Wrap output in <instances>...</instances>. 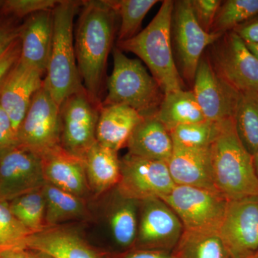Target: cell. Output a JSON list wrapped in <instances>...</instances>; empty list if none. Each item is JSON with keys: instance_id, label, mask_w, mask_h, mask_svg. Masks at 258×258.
<instances>
[{"instance_id": "cell-35", "label": "cell", "mask_w": 258, "mask_h": 258, "mask_svg": "<svg viewBox=\"0 0 258 258\" xmlns=\"http://www.w3.org/2000/svg\"><path fill=\"white\" fill-rule=\"evenodd\" d=\"M222 3L220 0H190L195 18L205 31L212 32L214 22Z\"/></svg>"}, {"instance_id": "cell-45", "label": "cell", "mask_w": 258, "mask_h": 258, "mask_svg": "<svg viewBox=\"0 0 258 258\" xmlns=\"http://www.w3.org/2000/svg\"><path fill=\"white\" fill-rule=\"evenodd\" d=\"M248 258H258V252H256V253L254 254L253 255L250 256V257Z\"/></svg>"}, {"instance_id": "cell-46", "label": "cell", "mask_w": 258, "mask_h": 258, "mask_svg": "<svg viewBox=\"0 0 258 258\" xmlns=\"http://www.w3.org/2000/svg\"><path fill=\"white\" fill-rule=\"evenodd\" d=\"M3 1H1V0H0V8H1L2 5H3Z\"/></svg>"}, {"instance_id": "cell-34", "label": "cell", "mask_w": 258, "mask_h": 258, "mask_svg": "<svg viewBox=\"0 0 258 258\" xmlns=\"http://www.w3.org/2000/svg\"><path fill=\"white\" fill-rule=\"evenodd\" d=\"M59 2L56 0H5L0 8L5 16L16 19L28 18L39 12L53 10Z\"/></svg>"}, {"instance_id": "cell-22", "label": "cell", "mask_w": 258, "mask_h": 258, "mask_svg": "<svg viewBox=\"0 0 258 258\" xmlns=\"http://www.w3.org/2000/svg\"><path fill=\"white\" fill-rule=\"evenodd\" d=\"M126 147L132 155L166 163L174 151L170 132L154 115L144 117L134 129Z\"/></svg>"}, {"instance_id": "cell-27", "label": "cell", "mask_w": 258, "mask_h": 258, "mask_svg": "<svg viewBox=\"0 0 258 258\" xmlns=\"http://www.w3.org/2000/svg\"><path fill=\"white\" fill-rule=\"evenodd\" d=\"M172 253L176 258H230L216 231L184 230Z\"/></svg>"}, {"instance_id": "cell-33", "label": "cell", "mask_w": 258, "mask_h": 258, "mask_svg": "<svg viewBox=\"0 0 258 258\" xmlns=\"http://www.w3.org/2000/svg\"><path fill=\"white\" fill-rule=\"evenodd\" d=\"M31 231L10 212L8 203H0V253L16 249H26Z\"/></svg>"}, {"instance_id": "cell-12", "label": "cell", "mask_w": 258, "mask_h": 258, "mask_svg": "<svg viewBox=\"0 0 258 258\" xmlns=\"http://www.w3.org/2000/svg\"><path fill=\"white\" fill-rule=\"evenodd\" d=\"M184 228L174 210L160 198L139 202L138 230L132 249L171 252Z\"/></svg>"}, {"instance_id": "cell-19", "label": "cell", "mask_w": 258, "mask_h": 258, "mask_svg": "<svg viewBox=\"0 0 258 258\" xmlns=\"http://www.w3.org/2000/svg\"><path fill=\"white\" fill-rule=\"evenodd\" d=\"M53 38V10L28 17L21 25L20 60L46 74Z\"/></svg>"}, {"instance_id": "cell-36", "label": "cell", "mask_w": 258, "mask_h": 258, "mask_svg": "<svg viewBox=\"0 0 258 258\" xmlns=\"http://www.w3.org/2000/svg\"><path fill=\"white\" fill-rule=\"evenodd\" d=\"M18 146V135L9 115L0 105V157Z\"/></svg>"}, {"instance_id": "cell-6", "label": "cell", "mask_w": 258, "mask_h": 258, "mask_svg": "<svg viewBox=\"0 0 258 258\" xmlns=\"http://www.w3.org/2000/svg\"><path fill=\"white\" fill-rule=\"evenodd\" d=\"M160 199L174 210L184 230L216 232L228 201L218 191L180 185Z\"/></svg>"}, {"instance_id": "cell-29", "label": "cell", "mask_w": 258, "mask_h": 258, "mask_svg": "<svg viewBox=\"0 0 258 258\" xmlns=\"http://www.w3.org/2000/svg\"><path fill=\"white\" fill-rule=\"evenodd\" d=\"M8 204L11 213L32 233L47 228L45 198L42 189L22 195Z\"/></svg>"}, {"instance_id": "cell-11", "label": "cell", "mask_w": 258, "mask_h": 258, "mask_svg": "<svg viewBox=\"0 0 258 258\" xmlns=\"http://www.w3.org/2000/svg\"><path fill=\"white\" fill-rule=\"evenodd\" d=\"M120 178L116 189L137 201L161 198L174 189L167 163L132 155L120 159Z\"/></svg>"}, {"instance_id": "cell-38", "label": "cell", "mask_w": 258, "mask_h": 258, "mask_svg": "<svg viewBox=\"0 0 258 258\" xmlns=\"http://www.w3.org/2000/svg\"><path fill=\"white\" fill-rule=\"evenodd\" d=\"M21 55L20 37L0 54V88L10 71L18 62Z\"/></svg>"}, {"instance_id": "cell-37", "label": "cell", "mask_w": 258, "mask_h": 258, "mask_svg": "<svg viewBox=\"0 0 258 258\" xmlns=\"http://www.w3.org/2000/svg\"><path fill=\"white\" fill-rule=\"evenodd\" d=\"M22 24L13 17H0V54L20 37Z\"/></svg>"}, {"instance_id": "cell-16", "label": "cell", "mask_w": 258, "mask_h": 258, "mask_svg": "<svg viewBox=\"0 0 258 258\" xmlns=\"http://www.w3.org/2000/svg\"><path fill=\"white\" fill-rule=\"evenodd\" d=\"M26 249L39 251L52 258H111L113 252L90 243L79 230L68 225L47 227L32 234Z\"/></svg>"}, {"instance_id": "cell-14", "label": "cell", "mask_w": 258, "mask_h": 258, "mask_svg": "<svg viewBox=\"0 0 258 258\" xmlns=\"http://www.w3.org/2000/svg\"><path fill=\"white\" fill-rule=\"evenodd\" d=\"M45 184L37 153L18 145L0 157V203L42 189Z\"/></svg>"}, {"instance_id": "cell-26", "label": "cell", "mask_w": 258, "mask_h": 258, "mask_svg": "<svg viewBox=\"0 0 258 258\" xmlns=\"http://www.w3.org/2000/svg\"><path fill=\"white\" fill-rule=\"evenodd\" d=\"M154 116L169 132L179 125L206 120L193 91L184 89L165 93Z\"/></svg>"}, {"instance_id": "cell-39", "label": "cell", "mask_w": 258, "mask_h": 258, "mask_svg": "<svg viewBox=\"0 0 258 258\" xmlns=\"http://www.w3.org/2000/svg\"><path fill=\"white\" fill-rule=\"evenodd\" d=\"M111 258H176L172 252L131 249L123 252H113Z\"/></svg>"}, {"instance_id": "cell-1", "label": "cell", "mask_w": 258, "mask_h": 258, "mask_svg": "<svg viewBox=\"0 0 258 258\" xmlns=\"http://www.w3.org/2000/svg\"><path fill=\"white\" fill-rule=\"evenodd\" d=\"M118 13L112 1L83 2L76 34V60L83 85L94 103L101 94Z\"/></svg>"}, {"instance_id": "cell-41", "label": "cell", "mask_w": 258, "mask_h": 258, "mask_svg": "<svg viewBox=\"0 0 258 258\" xmlns=\"http://www.w3.org/2000/svg\"><path fill=\"white\" fill-rule=\"evenodd\" d=\"M0 258H29L28 249H16L0 253Z\"/></svg>"}, {"instance_id": "cell-17", "label": "cell", "mask_w": 258, "mask_h": 258, "mask_svg": "<svg viewBox=\"0 0 258 258\" xmlns=\"http://www.w3.org/2000/svg\"><path fill=\"white\" fill-rule=\"evenodd\" d=\"M44 75L19 59L0 88V105L9 115L17 135L32 98L43 86Z\"/></svg>"}, {"instance_id": "cell-10", "label": "cell", "mask_w": 258, "mask_h": 258, "mask_svg": "<svg viewBox=\"0 0 258 258\" xmlns=\"http://www.w3.org/2000/svg\"><path fill=\"white\" fill-rule=\"evenodd\" d=\"M218 234L230 258L258 252V195L227 201Z\"/></svg>"}, {"instance_id": "cell-13", "label": "cell", "mask_w": 258, "mask_h": 258, "mask_svg": "<svg viewBox=\"0 0 258 258\" xmlns=\"http://www.w3.org/2000/svg\"><path fill=\"white\" fill-rule=\"evenodd\" d=\"M101 105L94 103L86 89L64 100L60 106V145L66 150L83 158L96 143Z\"/></svg>"}, {"instance_id": "cell-40", "label": "cell", "mask_w": 258, "mask_h": 258, "mask_svg": "<svg viewBox=\"0 0 258 258\" xmlns=\"http://www.w3.org/2000/svg\"><path fill=\"white\" fill-rule=\"evenodd\" d=\"M246 43H258V21L234 29Z\"/></svg>"}, {"instance_id": "cell-2", "label": "cell", "mask_w": 258, "mask_h": 258, "mask_svg": "<svg viewBox=\"0 0 258 258\" xmlns=\"http://www.w3.org/2000/svg\"><path fill=\"white\" fill-rule=\"evenodd\" d=\"M174 3L171 0L163 1L147 28L132 39L117 44L120 50L132 52L144 61L164 94L184 89L171 42Z\"/></svg>"}, {"instance_id": "cell-23", "label": "cell", "mask_w": 258, "mask_h": 258, "mask_svg": "<svg viewBox=\"0 0 258 258\" xmlns=\"http://www.w3.org/2000/svg\"><path fill=\"white\" fill-rule=\"evenodd\" d=\"M83 159L93 198H100L118 185L120 178L118 152L96 142Z\"/></svg>"}, {"instance_id": "cell-44", "label": "cell", "mask_w": 258, "mask_h": 258, "mask_svg": "<svg viewBox=\"0 0 258 258\" xmlns=\"http://www.w3.org/2000/svg\"><path fill=\"white\" fill-rule=\"evenodd\" d=\"M252 157H253L254 171H255V174L256 175H257L258 179V149L253 154V156H252Z\"/></svg>"}, {"instance_id": "cell-9", "label": "cell", "mask_w": 258, "mask_h": 258, "mask_svg": "<svg viewBox=\"0 0 258 258\" xmlns=\"http://www.w3.org/2000/svg\"><path fill=\"white\" fill-rule=\"evenodd\" d=\"M210 60L224 81L239 92H258V60L235 31L213 44Z\"/></svg>"}, {"instance_id": "cell-32", "label": "cell", "mask_w": 258, "mask_h": 258, "mask_svg": "<svg viewBox=\"0 0 258 258\" xmlns=\"http://www.w3.org/2000/svg\"><path fill=\"white\" fill-rule=\"evenodd\" d=\"M258 14V0H227L222 3L212 32L222 35Z\"/></svg>"}, {"instance_id": "cell-21", "label": "cell", "mask_w": 258, "mask_h": 258, "mask_svg": "<svg viewBox=\"0 0 258 258\" xmlns=\"http://www.w3.org/2000/svg\"><path fill=\"white\" fill-rule=\"evenodd\" d=\"M144 117L123 104L101 105L96 128L98 143L118 152L126 147L131 135Z\"/></svg>"}, {"instance_id": "cell-18", "label": "cell", "mask_w": 258, "mask_h": 258, "mask_svg": "<svg viewBox=\"0 0 258 258\" xmlns=\"http://www.w3.org/2000/svg\"><path fill=\"white\" fill-rule=\"evenodd\" d=\"M40 157L45 182L86 200L92 197L83 158L61 145L49 149Z\"/></svg>"}, {"instance_id": "cell-28", "label": "cell", "mask_w": 258, "mask_h": 258, "mask_svg": "<svg viewBox=\"0 0 258 258\" xmlns=\"http://www.w3.org/2000/svg\"><path fill=\"white\" fill-rule=\"evenodd\" d=\"M234 122L241 142L253 156L258 149V92L240 93Z\"/></svg>"}, {"instance_id": "cell-43", "label": "cell", "mask_w": 258, "mask_h": 258, "mask_svg": "<svg viewBox=\"0 0 258 258\" xmlns=\"http://www.w3.org/2000/svg\"><path fill=\"white\" fill-rule=\"evenodd\" d=\"M246 45L258 60V43H246Z\"/></svg>"}, {"instance_id": "cell-31", "label": "cell", "mask_w": 258, "mask_h": 258, "mask_svg": "<svg viewBox=\"0 0 258 258\" xmlns=\"http://www.w3.org/2000/svg\"><path fill=\"white\" fill-rule=\"evenodd\" d=\"M159 1L157 0H120L112 1L120 18L118 42L126 41L139 33L147 13Z\"/></svg>"}, {"instance_id": "cell-20", "label": "cell", "mask_w": 258, "mask_h": 258, "mask_svg": "<svg viewBox=\"0 0 258 258\" xmlns=\"http://www.w3.org/2000/svg\"><path fill=\"white\" fill-rule=\"evenodd\" d=\"M174 184L215 190L210 147L185 149L174 147L167 162Z\"/></svg>"}, {"instance_id": "cell-25", "label": "cell", "mask_w": 258, "mask_h": 258, "mask_svg": "<svg viewBox=\"0 0 258 258\" xmlns=\"http://www.w3.org/2000/svg\"><path fill=\"white\" fill-rule=\"evenodd\" d=\"M47 227L64 225L90 217L87 200L45 182L42 188Z\"/></svg>"}, {"instance_id": "cell-4", "label": "cell", "mask_w": 258, "mask_h": 258, "mask_svg": "<svg viewBox=\"0 0 258 258\" xmlns=\"http://www.w3.org/2000/svg\"><path fill=\"white\" fill-rule=\"evenodd\" d=\"M83 2L62 0L53 10V38L43 86L59 106L86 89L80 76L74 38V22Z\"/></svg>"}, {"instance_id": "cell-5", "label": "cell", "mask_w": 258, "mask_h": 258, "mask_svg": "<svg viewBox=\"0 0 258 258\" xmlns=\"http://www.w3.org/2000/svg\"><path fill=\"white\" fill-rule=\"evenodd\" d=\"M113 71L107 81L103 105L123 104L144 117L157 113L164 93L142 62L129 58L118 47L113 50Z\"/></svg>"}, {"instance_id": "cell-15", "label": "cell", "mask_w": 258, "mask_h": 258, "mask_svg": "<svg viewBox=\"0 0 258 258\" xmlns=\"http://www.w3.org/2000/svg\"><path fill=\"white\" fill-rule=\"evenodd\" d=\"M194 94L205 119H234L240 92L215 72L209 57L203 56L194 80Z\"/></svg>"}, {"instance_id": "cell-42", "label": "cell", "mask_w": 258, "mask_h": 258, "mask_svg": "<svg viewBox=\"0 0 258 258\" xmlns=\"http://www.w3.org/2000/svg\"><path fill=\"white\" fill-rule=\"evenodd\" d=\"M29 258H52L49 256L48 254L43 253L39 251L32 250V249H28Z\"/></svg>"}, {"instance_id": "cell-7", "label": "cell", "mask_w": 258, "mask_h": 258, "mask_svg": "<svg viewBox=\"0 0 258 258\" xmlns=\"http://www.w3.org/2000/svg\"><path fill=\"white\" fill-rule=\"evenodd\" d=\"M221 37L214 32H207L200 27L193 14L190 0L174 1L171 42L174 44L176 66L181 78L194 82L204 51Z\"/></svg>"}, {"instance_id": "cell-3", "label": "cell", "mask_w": 258, "mask_h": 258, "mask_svg": "<svg viewBox=\"0 0 258 258\" xmlns=\"http://www.w3.org/2000/svg\"><path fill=\"white\" fill-rule=\"evenodd\" d=\"M210 153L214 183L219 192L228 200L258 195L253 157L239 138L234 119L220 123Z\"/></svg>"}, {"instance_id": "cell-24", "label": "cell", "mask_w": 258, "mask_h": 258, "mask_svg": "<svg viewBox=\"0 0 258 258\" xmlns=\"http://www.w3.org/2000/svg\"><path fill=\"white\" fill-rule=\"evenodd\" d=\"M106 217L110 234L121 251L133 248L138 230L139 201L123 196L116 189L110 191Z\"/></svg>"}, {"instance_id": "cell-30", "label": "cell", "mask_w": 258, "mask_h": 258, "mask_svg": "<svg viewBox=\"0 0 258 258\" xmlns=\"http://www.w3.org/2000/svg\"><path fill=\"white\" fill-rule=\"evenodd\" d=\"M220 123L205 120L176 127L170 132L174 147L185 149L211 147L220 132Z\"/></svg>"}, {"instance_id": "cell-8", "label": "cell", "mask_w": 258, "mask_h": 258, "mask_svg": "<svg viewBox=\"0 0 258 258\" xmlns=\"http://www.w3.org/2000/svg\"><path fill=\"white\" fill-rule=\"evenodd\" d=\"M60 108L42 86L33 98L18 132V145L41 155L60 145Z\"/></svg>"}]
</instances>
